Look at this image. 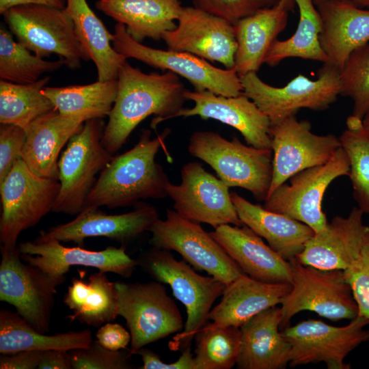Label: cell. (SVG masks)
<instances>
[{
    "label": "cell",
    "instance_id": "obj_15",
    "mask_svg": "<svg viewBox=\"0 0 369 369\" xmlns=\"http://www.w3.org/2000/svg\"><path fill=\"white\" fill-rule=\"evenodd\" d=\"M369 320L357 316L344 326L336 327L320 320H302L281 332L290 345L289 365L295 367L324 362L328 369H349L347 355L369 340Z\"/></svg>",
    "mask_w": 369,
    "mask_h": 369
},
{
    "label": "cell",
    "instance_id": "obj_36",
    "mask_svg": "<svg viewBox=\"0 0 369 369\" xmlns=\"http://www.w3.org/2000/svg\"><path fill=\"white\" fill-rule=\"evenodd\" d=\"M49 77L29 84L0 81V123L14 124L24 130L38 117L55 109L42 90Z\"/></svg>",
    "mask_w": 369,
    "mask_h": 369
},
{
    "label": "cell",
    "instance_id": "obj_19",
    "mask_svg": "<svg viewBox=\"0 0 369 369\" xmlns=\"http://www.w3.org/2000/svg\"><path fill=\"white\" fill-rule=\"evenodd\" d=\"M159 219L156 209L138 202L135 209L120 215H107L98 208H85L73 220L42 230L38 236L45 240L83 244L88 237L104 236L123 246L150 231Z\"/></svg>",
    "mask_w": 369,
    "mask_h": 369
},
{
    "label": "cell",
    "instance_id": "obj_5",
    "mask_svg": "<svg viewBox=\"0 0 369 369\" xmlns=\"http://www.w3.org/2000/svg\"><path fill=\"white\" fill-rule=\"evenodd\" d=\"M2 15L17 42L34 55L41 58L57 55L70 69L90 60L64 8L27 4L12 7Z\"/></svg>",
    "mask_w": 369,
    "mask_h": 369
},
{
    "label": "cell",
    "instance_id": "obj_23",
    "mask_svg": "<svg viewBox=\"0 0 369 369\" xmlns=\"http://www.w3.org/2000/svg\"><path fill=\"white\" fill-rule=\"evenodd\" d=\"M210 234L248 276L264 282L291 284L290 262L246 225H222Z\"/></svg>",
    "mask_w": 369,
    "mask_h": 369
},
{
    "label": "cell",
    "instance_id": "obj_25",
    "mask_svg": "<svg viewBox=\"0 0 369 369\" xmlns=\"http://www.w3.org/2000/svg\"><path fill=\"white\" fill-rule=\"evenodd\" d=\"M316 7L321 19L320 45L328 63L340 70L350 54L369 42V10L346 0L327 1Z\"/></svg>",
    "mask_w": 369,
    "mask_h": 369
},
{
    "label": "cell",
    "instance_id": "obj_32",
    "mask_svg": "<svg viewBox=\"0 0 369 369\" xmlns=\"http://www.w3.org/2000/svg\"><path fill=\"white\" fill-rule=\"evenodd\" d=\"M63 301L72 312L67 316L71 321L98 327L118 316L115 284L101 271L92 273L87 281L73 277Z\"/></svg>",
    "mask_w": 369,
    "mask_h": 369
},
{
    "label": "cell",
    "instance_id": "obj_38",
    "mask_svg": "<svg viewBox=\"0 0 369 369\" xmlns=\"http://www.w3.org/2000/svg\"><path fill=\"white\" fill-rule=\"evenodd\" d=\"M346 125L339 140L348 159L353 197L358 208L369 214V133L362 120L353 115Z\"/></svg>",
    "mask_w": 369,
    "mask_h": 369
},
{
    "label": "cell",
    "instance_id": "obj_48",
    "mask_svg": "<svg viewBox=\"0 0 369 369\" xmlns=\"http://www.w3.org/2000/svg\"><path fill=\"white\" fill-rule=\"evenodd\" d=\"M38 368L72 369L69 352L64 350L44 351Z\"/></svg>",
    "mask_w": 369,
    "mask_h": 369
},
{
    "label": "cell",
    "instance_id": "obj_27",
    "mask_svg": "<svg viewBox=\"0 0 369 369\" xmlns=\"http://www.w3.org/2000/svg\"><path fill=\"white\" fill-rule=\"evenodd\" d=\"M290 283H268L245 273L226 286L220 302L210 310L209 320L217 327L240 328L261 312L280 305L291 289Z\"/></svg>",
    "mask_w": 369,
    "mask_h": 369
},
{
    "label": "cell",
    "instance_id": "obj_35",
    "mask_svg": "<svg viewBox=\"0 0 369 369\" xmlns=\"http://www.w3.org/2000/svg\"><path fill=\"white\" fill-rule=\"evenodd\" d=\"M299 12L297 28L287 40H275L269 49L264 64L271 67L286 58L298 57L329 62L320 45L321 19L312 0H294Z\"/></svg>",
    "mask_w": 369,
    "mask_h": 369
},
{
    "label": "cell",
    "instance_id": "obj_24",
    "mask_svg": "<svg viewBox=\"0 0 369 369\" xmlns=\"http://www.w3.org/2000/svg\"><path fill=\"white\" fill-rule=\"evenodd\" d=\"M85 121L63 115L56 109L38 117L25 129L22 159L35 174L59 180V153Z\"/></svg>",
    "mask_w": 369,
    "mask_h": 369
},
{
    "label": "cell",
    "instance_id": "obj_30",
    "mask_svg": "<svg viewBox=\"0 0 369 369\" xmlns=\"http://www.w3.org/2000/svg\"><path fill=\"white\" fill-rule=\"evenodd\" d=\"M230 195L242 223L266 239L286 260L296 258L315 234L308 225L253 204L236 192H231Z\"/></svg>",
    "mask_w": 369,
    "mask_h": 369
},
{
    "label": "cell",
    "instance_id": "obj_40",
    "mask_svg": "<svg viewBox=\"0 0 369 369\" xmlns=\"http://www.w3.org/2000/svg\"><path fill=\"white\" fill-rule=\"evenodd\" d=\"M340 95L353 100V115L369 111V42L354 50L340 70Z\"/></svg>",
    "mask_w": 369,
    "mask_h": 369
},
{
    "label": "cell",
    "instance_id": "obj_22",
    "mask_svg": "<svg viewBox=\"0 0 369 369\" xmlns=\"http://www.w3.org/2000/svg\"><path fill=\"white\" fill-rule=\"evenodd\" d=\"M363 215L358 207H353L347 217H334L322 232L308 241L296 259L320 269H347L357 258L369 230Z\"/></svg>",
    "mask_w": 369,
    "mask_h": 369
},
{
    "label": "cell",
    "instance_id": "obj_47",
    "mask_svg": "<svg viewBox=\"0 0 369 369\" xmlns=\"http://www.w3.org/2000/svg\"><path fill=\"white\" fill-rule=\"evenodd\" d=\"M44 351H25L13 354H1V369L38 368Z\"/></svg>",
    "mask_w": 369,
    "mask_h": 369
},
{
    "label": "cell",
    "instance_id": "obj_45",
    "mask_svg": "<svg viewBox=\"0 0 369 369\" xmlns=\"http://www.w3.org/2000/svg\"><path fill=\"white\" fill-rule=\"evenodd\" d=\"M135 354L141 357L143 365L140 369H195L194 355L190 344L184 347L180 357L170 364L163 362L159 355L144 347L139 348Z\"/></svg>",
    "mask_w": 369,
    "mask_h": 369
},
{
    "label": "cell",
    "instance_id": "obj_18",
    "mask_svg": "<svg viewBox=\"0 0 369 369\" xmlns=\"http://www.w3.org/2000/svg\"><path fill=\"white\" fill-rule=\"evenodd\" d=\"M176 27L163 39L167 49L234 68L237 42L234 25L195 6L183 7Z\"/></svg>",
    "mask_w": 369,
    "mask_h": 369
},
{
    "label": "cell",
    "instance_id": "obj_39",
    "mask_svg": "<svg viewBox=\"0 0 369 369\" xmlns=\"http://www.w3.org/2000/svg\"><path fill=\"white\" fill-rule=\"evenodd\" d=\"M195 369H230L236 364L240 329L208 323L194 336Z\"/></svg>",
    "mask_w": 369,
    "mask_h": 369
},
{
    "label": "cell",
    "instance_id": "obj_42",
    "mask_svg": "<svg viewBox=\"0 0 369 369\" xmlns=\"http://www.w3.org/2000/svg\"><path fill=\"white\" fill-rule=\"evenodd\" d=\"M359 308V316L369 320V230L357 258L344 271Z\"/></svg>",
    "mask_w": 369,
    "mask_h": 369
},
{
    "label": "cell",
    "instance_id": "obj_28",
    "mask_svg": "<svg viewBox=\"0 0 369 369\" xmlns=\"http://www.w3.org/2000/svg\"><path fill=\"white\" fill-rule=\"evenodd\" d=\"M98 10L126 26L136 41H155L176 27L183 6L181 0H98Z\"/></svg>",
    "mask_w": 369,
    "mask_h": 369
},
{
    "label": "cell",
    "instance_id": "obj_26",
    "mask_svg": "<svg viewBox=\"0 0 369 369\" xmlns=\"http://www.w3.org/2000/svg\"><path fill=\"white\" fill-rule=\"evenodd\" d=\"M280 307L256 314L240 329L238 369H284L289 364L290 345L279 331Z\"/></svg>",
    "mask_w": 369,
    "mask_h": 369
},
{
    "label": "cell",
    "instance_id": "obj_6",
    "mask_svg": "<svg viewBox=\"0 0 369 369\" xmlns=\"http://www.w3.org/2000/svg\"><path fill=\"white\" fill-rule=\"evenodd\" d=\"M289 262L292 286L280 304V329L288 326L291 318L303 311L315 312L333 321L353 320L359 315L343 270L317 269L301 264L296 258Z\"/></svg>",
    "mask_w": 369,
    "mask_h": 369
},
{
    "label": "cell",
    "instance_id": "obj_10",
    "mask_svg": "<svg viewBox=\"0 0 369 369\" xmlns=\"http://www.w3.org/2000/svg\"><path fill=\"white\" fill-rule=\"evenodd\" d=\"M59 189L58 180L40 177L18 161L0 183L1 246L16 247L20 233L53 210Z\"/></svg>",
    "mask_w": 369,
    "mask_h": 369
},
{
    "label": "cell",
    "instance_id": "obj_43",
    "mask_svg": "<svg viewBox=\"0 0 369 369\" xmlns=\"http://www.w3.org/2000/svg\"><path fill=\"white\" fill-rule=\"evenodd\" d=\"M280 0H193L194 6L234 25L259 10L272 7Z\"/></svg>",
    "mask_w": 369,
    "mask_h": 369
},
{
    "label": "cell",
    "instance_id": "obj_41",
    "mask_svg": "<svg viewBox=\"0 0 369 369\" xmlns=\"http://www.w3.org/2000/svg\"><path fill=\"white\" fill-rule=\"evenodd\" d=\"M72 369H131V349L113 351L102 346L97 340L87 348L69 351Z\"/></svg>",
    "mask_w": 369,
    "mask_h": 369
},
{
    "label": "cell",
    "instance_id": "obj_44",
    "mask_svg": "<svg viewBox=\"0 0 369 369\" xmlns=\"http://www.w3.org/2000/svg\"><path fill=\"white\" fill-rule=\"evenodd\" d=\"M25 131L20 126L0 124V183L22 159Z\"/></svg>",
    "mask_w": 369,
    "mask_h": 369
},
{
    "label": "cell",
    "instance_id": "obj_20",
    "mask_svg": "<svg viewBox=\"0 0 369 369\" xmlns=\"http://www.w3.org/2000/svg\"><path fill=\"white\" fill-rule=\"evenodd\" d=\"M18 247L23 260L59 277L66 276L71 266L81 265L127 278L138 265L137 260L126 253L123 245L92 251L80 247H65L58 241L37 237L33 241L20 243Z\"/></svg>",
    "mask_w": 369,
    "mask_h": 369
},
{
    "label": "cell",
    "instance_id": "obj_16",
    "mask_svg": "<svg viewBox=\"0 0 369 369\" xmlns=\"http://www.w3.org/2000/svg\"><path fill=\"white\" fill-rule=\"evenodd\" d=\"M270 135L273 174L267 196L295 174L325 163L341 147L339 138L313 133L310 123L295 115L271 124Z\"/></svg>",
    "mask_w": 369,
    "mask_h": 369
},
{
    "label": "cell",
    "instance_id": "obj_49",
    "mask_svg": "<svg viewBox=\"0 0 369 369\" xmlns=\"http://www.w3.org/2000/svg\"><path fill=\"white\" fill-rule=\"evenodd\" d=\"M41 4L64 9V0H0V13L2 14L8 9L21 5Z\"/></svg>",
    "mask_w": 369,
    "mask_h": 369
},
{
    "label": "cell",
    "instance_id": "obj_11",
    "mask_svg": "<svg viewBox=\"0 0 369 369\" xmlns=\"http://www.w3.org/2000/svg\"><path fill=\"white\" fill-rule=\"evenodd\" d=\"M118 316L124 318L131 335V351L181 331L183 319L163 283L115 282Z\"/></svg>",
    "mask_w": 369,
    "mask_h": 369
},
{
    "label": "cell",
    "instance_id": "obj_13",
    "mask_svg": "<svg viewBox=\"0 0 369 369\" xmlns=\"http://www.w3.org/2000/svg\"><path fill=\"white\" fill-rule=\"evenodd\" d=\"M149 232L152 247L176 251L195 269L206 271L226 285L244 273L200 223L187 219L175 210L167 209L166 218L159 219Z\"/></svg>",
    "mask_w": 369,
    "mask_h": 369
},
{
    "label": "cell",
    "instance_id": "obj_17",
    "mask_svg": "<svg viewBox=\"0 0 369 369\" xmlns=\"http://www.w3.org/2000/svg\"><path fill=\"white\" fill-rule=\"evenodd\" d=\"M228 187L208 172L198 162H189L181 169V182H169L167 193L174 210L181 217L204 223L214 229L230 224L243 225L232 202Z\"/></svg>",
    "mask_w": 369,
    "mask_h": 369
},
{
    "label": "cell",
    "instance_id": "obj_51",
    "mask_svg": "<svg viewBox=\"0 0 369 369\" xmlns=\"http://www.w3.org/2000/svg\"><path fill=\"white\" fill-rule=\"evenodd\" d=\"M282 4L286 5L290 11H292L295 8V1L294 0H280L279 1Z\"/></svg>",
    "mask_w": 369,
    "mask_h": 369
},
{
    "label": "cell",
    "instance_id": "obj_52",
    "mask_svg": "<svg viewBox=\"0 0 369 369\" xmlns=\"http://www.w3.org/2000/svg\"><path fill=\"white\" fill-rule=\"evenodd\" d=\"M362 122L365 129L369 133V111L365 115L362 120Z\"/></svg>",
    "mask_w": 369,
    "mask_h": 369
},
{
    "label": "cell",
    "instance_id": "obj_12",
    "mask_svg": "<svg viewBox=\"0 0 369 369\" xmlns=\"http://www.w3.org/2000/svg\"><path fill=\"white\" fill-rule=\"evenodd\" d=\"M112 46L126 58L139 60L150 66L171 71L184 77L195 91H210L227 97L243 93V86L236 69L217 68L195 55L172 50L156 49L134 40L126 26L117 23Z\"/></svg>",
    "mask_w": 369,
    "mask_h": 369
},
{
    "label": "cell",
    "instance_id": "obj_46",
    "mask_svg": "<svg viewBox=\"0 0 369 369\" xmlns=\"http://www.w3.org/2000/svg\"><path fill=\"white\" fill-rule=\"evenodd\" d=\"M96 340L104 347L119 351L126 349L131 342V335L118 323H107L100 327L96 333Z\"/></svg>",
    "mask_w": 369,
    "mask_h": 369
},
{
    "label": "cell",
    "instance_id": "obj_3",
    "mask_svg": "<svg viewBox=\"0 0 369 369\" xmlns=\"http://www.w3.org/2000/svg\"><path fill=\"white\" fill-rule=\"evenodd\" d=\"M188 151L208 164L228 187L243 188L258 201L266 198L273 174L271 149L247 146L236 137L228 140L216 132L198 131L191 135Z\"/></svg>",
    "mask_w": 369,
    "mask_h": 369
},
{
    "label": "cell",
    "instance_id": "obj_29",
    "mask_svg": "<svg viewBox=\"0 0 369 369\" xmlns=\"http://www.w3.org/2000/svg\"><path fill=\"white\" fill-rule=\"evenodd\" d=\"M289 9L279 1L258 10L234 25L237 50L234 68L239 77L257 72L278 35L286 28Z\"/></svg>",
    "mask_w": 369,
    "mask_h": 369
},
{
    "label": "cell",
    "instance_id": "obj_1",
    "mask_svg": "<svg viewBox=\"0 0 369 369\" xmlns=\"http://www.w3.org/2000/svg\"><path fill=\"white\" fill-rule=\"evenodd\" d=\"M118 92L101 139L113 155L126 142L135 128L151 115L152 126L173 118L187 100L184 85L178 75L167 71L143 72L126 62L118 76Z\"/></svg>",
    "mask_w": 369,
    "mask_h": 369
},
{
    "label": "cell",
    "instance_id": "obj_33",
    "mask_svg": "<svg viewBox=\"0 0 369 369\" xmlns=\"http://www.w3.org/2000/svg\"><path fill=\"white\" fill-rule=\"evenodd\" d=\"M89 329L47 335L35 329L16 312L0 311V353L64 350L88 347L92 342Z\"/></svg>",
    "mask_w": 369,
    "mask_h": 369
},
{
    "label": "cell",
    "instance_id": "obj_7",
    "mask_svg": "<svg viewBox=\"0 0 369 369\" xmlns=\"http://www.w3.org/2000/svg\"><path fill=\"white\" fill-rule=\"evenodd\" d=\"M240 79L243 93L268 116L271 124L295 115L303 108L326 109L340 95V70L328 62L318 70L317 79L299 74L282 87L266 83L256 72Z\"/></svg>",
    "mask_w": 369,
    "mask_h": 369
},
{
    "label": "cell",
    "instance_id": "obj_21",
    "mask_svg": "<svg viewBox=\"0 0 369 369\" xmlns=\"http://www.w3.org/2000/svg\"><path fill=\"white\" fill-rule=\"evenodd\" d=\"M184 96L194 102L193 107L182 108L173 118L198 115L203 120H216L238 131L248 145L271 150L270 120L243 93L227 97L206 90H186Z\"/></svg>",
    "mask_w": 369,
    "mask_h": 369
},
{
    "label": "cell",
    "instance_id": "obj_31",
    "mask_svg": "<svg viewBox=\"0 0 369 369\" xmlns=\"http://www.w3.org/2000/svg\"><path fill=\"white\" fill-rule=\"evenodd\" d=\"M65 11L72 18L77 38L94 63L98 80H116L126 58L112 46L111 34L86 0H66Z\"/></svg>",
    "mask_w": 369,
    "mask_h": 369
},
{
    "label": "cell",
    "instance_id": "obj_34",
    "mask_svg": "<svg viewBox=\"0 0 369 369\" xmlns=\"http://www.w3.org/2000/svg\"><path fill=\"white\" fill-rule=\"evenodd\" d=\"M118 81H97L87 85L44 87L42 92L62 114L86 121L109 116L115 100Z\"/></svg>",
    "mask_w": 369,
    "mask_h": 369
},
{
    "label": "cell",
    "instance_id": "obj_8",
    "mask_svg": "<svg viewBox=\"0 0 369 369\" xmlns=\"http://www.w3.org/2000/svg\"><path fill=\"white\" fill-rule=\"evenodd\" d=\"M104 129L101 119L88 120L68 141L58 161L60 189L52 212L74 215L83 209L96 176L113 157L101 142Z\"/></svg>",
    "mask_w": 369,
    "mask_h": 369
},
{
    "label": "cell",
    "instance_id": "obj_37",
    "mask_svg": "<svg viewBox=\"0 0 369 369\" xmlns=\"http://www.w3.org/2000/svg\"><path fill=\"white\" fill-rule=\"evenodd\" d=\"M66 62L59 58L47 61L41 58L13 39L12 33L3 26L0 28V79L18 84L36 82L44 73L54 72Z\"/></svg>",
    "mask_w": 369,
    "mask_h": 369
},
{
    "label": "cell",
    "instance_id": "obj_2",
    "mask_svg": "<svg viewBox=\"0 0 369 369\" xmlns=\"http://www.w3.org/2000/svg\"><path fill=\"white\" fill-rule=\"evenodd\" d=\"M165 129L152 138L150 130H144L137 143L129 150L112 157L88 194L84 208H109L135 206L144 199L167 196L170 182L155 157L169 134Z\"/></svg>",
    "mask_w": 369,
    "mask_h": 369
},
{
    "label": "cell",
    "instance_id": "obj_50",
    "mask_svg": "<svg viewBox=\"0 0 369 369\" xmlns=\"http://www.w3.org/2000/svg\"><path fill=\"white\" fill-rule=\"evenodd\" d=\"M312 1L315 4V5H316L320 3L327 1H331V0H312ZM346 1H350L355 4H359L364 6L369 7V0H346Z\"/></svg>",
    "mask_w": 369,
    "mask_h": 369
},
{
    "label": "cell",
    "instance_id": "obj_14",
    "mask_svg": "<svg viewBox=\"0 0 369 369\" xmlns=\"http://www.w3.org/2000/svg\"><path fill=\"white\" fill-rule=\"evenodd\" d=\"M349 161L342 147L325 163L304 169L278 187L264 200V208L301 221L318 234L328 221L322 209L325 192L336 178L348 176Z\"/></svg>",
    "mask_w": 369,
    "mask_h": 369
},
{
    "label": "cell",
    "instance_id": "obj_9",
    "mask_svg": "<svg viewBox=\"0 0 369 369\" xmlns=\"http://www.w3.org/2000/svg\"><path fill=\"white\" fill-rule=\"evenodd\" d=\"M0 300L13 305L16 312L37 331H49L57 288L66 276L51 275L21 258L18 247L1 246Z\"/></svg>",
    "mask_w": 369,
    "mask_h": 369
},
{
    "label": "cell",
    "instance_id": "obj_4",
    "mask_svg": "<svg viewBox=\"0 0 369 369\" xmlns=\"http://www.w3.org/2000/svg\"><path fill=\"white\" fill-rule=\"evenodd\" d=\"M152 278L168 284L174 296L187 310L182 333L176 337L184 347L190 344L195 334L209 322V314L215 300L226 284L213 276L197 273L184 261L177 260L168 250L152 247L137 260Z\"/></svg>",
    "mask_w": 369,
    "mask_h": 369
}]
</instances>
